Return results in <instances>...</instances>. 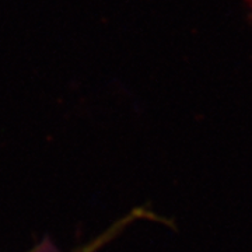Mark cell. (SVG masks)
Wrapping results in <instances>:
<instances>
[{"label":"cell","mask_w":252,"mask_h":252,"mask_svg":"<svg viewBox=\"0 0 252 252\" xmlns=\"http://www.w3.org/2000/svg\"><path fill=\"white\" fill-rule=\"evenodd\" d=\"M129 221H130V217H125L124 220H121V221L117 223V224L114 225L112 228H109V230H107L104 234L99 235L98 238H95L94 241H91L90 244L84 245L83 248H80L79 251H76V252H97L99 248L104 245V244L108 243L111 238H114V237L117 235L118 231H121V230H122V227H125Z\"/></svg>","instance_id":"6da1fadb"}]
</instances>
